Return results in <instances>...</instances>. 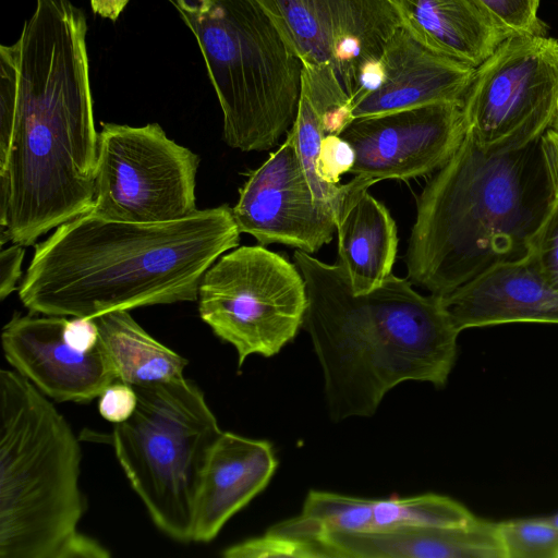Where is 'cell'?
Listing matches in <instances>:
<instances>
[{
  "label": "cell",
  "instance_id": "obj_15",
  "mask_svg": "<svg viewBox=\"0 0 558 558\" xmlns=\"http://www.w3.org/2000/svg\"><path fill=\"white\" fill-rule=\"evenodd\" d=\"M475 69L421 43L404 25L389 39L375 87L352 104L363 118L438 102L463 104Z\"/></svg>",
  "mask_w": 558,
  "mask_h": 558
},
{
  "label": "cell",
  "instance_id": "obj_16",
  "mask_svg": "<svg viewBox=\"0 0 558 558\" xmlns=\"http://www.w3.org/2000/svg\"><path fill=\"white\" fill-rule=\"evenodd\" d=\"M270 442L222 432L206 460L193 509L192 542L209 543L271 480Z\"/></svg>",
  "mask_w": 558,
  "mask_h": 558
},
{
  "label": "cell",
  "instance_id": "obj_26",
  "mask_svg": "<svg viewBox=\"0 0 558 558\" xmlns=\"http://www.w3.org/2000/svg\"><path fill=\"white\" fill-rule=\"evenodd\" d=\"M529 258L542 278L558 289V197L539 229Z\"/></svg>",
  "mask_w": 558,
  "mask_h": 558
},
{
  "label": "cell",
  "instance_id": "obj_21",
  "mask_svg": "<svg viewBox=\"0 0 558 558\" xmlns=\"http://www.w3.org/2000/svg\"><path fill=\"white\" fill-rule=\"evenodd\" d=\"M94 319L120 381L142 386L184 377L187 360L153 338L129 311Z\"/></svg>",
  "mask_w": 558,
  "mask_h": 558
},
{
  "label": "cell",
  "instance_id": "obj_28",
  "mask_svg": "<svg viewBox=\"0 0 558 558\" xmlns=\"http://www.w3.org/2000/svg\"><path fill=\"white\" fill-rule=\"evenodd\" d=\"M136 405L137 395L133 386L120 380L109 385L99 396V413L106 421L113 424L130 418Z\"/></svg>",
  "mask_w": 558,
  "mask_h": 558
},
{
  "label": "cell",
  "instance_id": "obj_30",
  "mask_svg": "<svg viewBox=\"0 0 558 558\" xmlns=\"http://www.w3.org/2000/svg\"><path fill=\"white\" fill-rule=\"evenodd\" d=\"M542 145L555 193L558 197V133L553 129L546 131L542 136Z\"/></svg>",
  "mask_w": 558,
  "mask_h": 558
},
{
  "label": "cell",
  "instance_id": "obj_1",
  "mask_svg": "<svg viewBox=\"0 0 558 558\" xmlns=\"http://www.w3.org/2000/svg\"><path fill=\"white\" fill-rule=\"evenodd\" d=\"M87 20L71 0H36L0 46L1 239L33 245L92 209L98 132Z\"/></svg>",
  "mask_w": 558,
  "mask_h": 558
},
{
  "label": "cell",
  "instance_id": "obj_22",
  "mask_svg": "<svg viewBox=\"0 0 558 558\" xmlns=\"http://www.w3.org/2000/svg\"><path fill=\"white\" fill-rule=\"evenodd\" d=\"M474 518L461 502L434 493L374 499L371 531L403 526H458Z\"/></svg>",
  "mask_w": 558,
  "mask_h": 558
},
{
  "label": "cell",
  "instance_id": "obj_25",
  "mask_svg": "<svg viewBox=\"0 0 558 558\" xmlns=\"http://www.w3.org/2000/svg\"><path fill=\"white\" fill-rule=\"evenodd\" d=\"M507 36L546 35L541 0H471Z\"/></svg>",
  "mask_w": 558,
  "mask_h": 558
},
{
  "label": "cell",
  "instance_id": "obj_11",
  "mask_svg": "<svg viewBox=\"0 0 558 558\" xmlns=\"http://www.w3.org/2000/svg\"><path fill=\"white\" fill-rule=\"evenodd\" d=\"M302 62L336 74L351 102L375 87L403 25L391 0H259Z\"/></svg>",
  "mask_w": 558,
  "mask_h": 558
},
{
  "label": "cell",
  "instance_id": "obj_14",
  "mask_svg": "<svg viewBox=\"0 0 558 558\" xmlns=\"http://www.w3.org/2000/svg\"><path fill=\"white\" fill-rule=\"evenodd\" d=\"M232 214L241 233L263 245L313 254L332 240L336 214L312 193L292 136L248 174Z\"/></svg>",
  "mask_w": 558,
  "mask_h": 558
},
{
  "label": "cell",
  "instance_id": "obj_7",
  "mask_svg": "<svg viewBox=\"0 0 558 558\" xmlns=\"http://www.w3.org/2000/svg\"><path fill=\"white\" fill-rule=\"evenodd\" d=\"M133 388L135 411L113 428L117 459L155 525L192 542L195 496L222 430L204 392L184 377Z\"/></svg>",
  "mask_w": 558,
  "mask_h": 558
},
{
  "label": "cell",
  "instance_id": "obj_8",
  "mask_svg": "<svg viewBox=\"0 0 558 558\" xmlns=\"http://www.w3.org/2000/svg\"><path fill=\"white\" fill-rule=\"evenodd\" d=\"M197 300L203 322L236 350L239 367L292 341L307 306L296 265L260 244L221 255L203 276Z\"/></svg>",
  "mask_w": 558,
  "mask_h": 558
},
{
  "label": "cell",
  "instance_id": "obj_27",
  "mask_svg": "<svg viewBox=\"0 0 558 558\" xmlns=\"http://www.w3.org/2000/svg\"><path fill=\"white\" fill-rule=\"evenodd\" d=\"M355 162L352 146L340 135H326L322 140L315 162L318 180L329 189L341 186L340 175L350 173Z\"/></svg>",
  "mask_w": 558,
  "mask_h": 558
},
{
  "label": "cell",
  "instance_id": "obj_33",
  "mask_svg": "<svg viewBox=\"0 0 558 558\" xmlns=\"http://www.w3.org/2000/svg\"><path fill=\"white\" fill-rule=\"evenodd\" d=\"M551 129H553L556 133H558V114H557V118H556V120H555V122H554V124H553Z\"/></svg>",
  "mask_w": 558,
  "mask_h": 558
},
{
  "label": "cell",
  "instance_id": "obj_10",
  "mask_svg": "<svg viewBox=\"0 0 558 558\" xmlns=\"http://www.w3.org/2000/svg\"><path fill=\"white\" fill-rule=\"evenodd\" d=\"M466 132L486 153L520 149L558 114V48L546 35H513L475 69L463 100Z\"/></svg>",
  "mask_w": 558,
  "mask_h": 558
},
{
  "label": "cell",
  "instance_id": "obj_4",
  "mask_svg": "<svg viewBox=\"0 0 558 558\" xmlns=\"http://www.w3.org/2000/svg\"><path fill=\"white\" fill-rule=\"evenodd\" d=\"M555 201L542 137L486 153L466 132L416 199L409 280L446 296L497 266L526 259Z\"/></svg>",
  "mask_w": 558,
  "mask_h": 558
},
{
  "label": "cell",
  "instance_id": "obj_34",
  "mask_svg": "<svg viewBox=\"0 0 558 558\" xmlns=\"http://www.w3.org/2000/svg\"><path fill=\"white\" fill-rule=\"evenodd\" d=\"M557 48H558V39H556Z\"/></svg>",
  "mask_w": 558,
  "mask_h": 558
},
{
  "label": "cell",
  "instance_id": "obj_31",
  "mask_svg": "<svg viewBox=\"0 0 558 558\" xmlns=\"http://www.w3.org/2000/svg\"><path fill=\"white\" fill-rule=\"evenodd\" d=\"M130 0H90L92 10L99 16L117 21Z\"/></svg>",
  "mask_w": 558,
  "mask_h": 558
},
{
  "label": "cell",
  "instance_id": "obj_9",
  "mask_svg": "<svg viewBox=\"0 0 558 558\" xmlns=\"http://www.w3.org/2000/svg\"><path fill=\"white\" fill-rule=\"evenodd\" d=\"M199 158L170 140L158 123H104L98 132L95 191L97 217L165 222L195 213Z\"/></svg>",
  "mask_w": 558,
  "mask_h": 558
},
{
  "label": "cell",
  "instance_id": "obj_29",
  "mask_svg": "<svg viewBox=\"0 0 558 558\" xmlns=\"http://www.w3.org/2000/svg\"><path fill=\"white\" fill-rule=\"evenodd\" d=\"M25 248L14 244L2 248L0 254V299L3 301L15 291L17 280L22 275V263Z\"/></svg>",
  "mask_w": 558,
  "mask_h": 558
},
{
  "label": "cell",
  "instance_id": "obj_13",
  "mask_svg": "<svg viewBox=\"0 0 558 558\" xmlns=\"http://www.w3.org/2000/svg\"><path fill=\"white\" fill-rule=\"evenodd\" d=\"M462 105L438 102L353 119L340 133L355 153L350 173L379 182L435 172L466 133Z\"/></svg>",
  "mask_w": 558,
  "mask_h": 558
},
{
  "label": "cell",
  "instance_id": "obj_12",
  "mask_svg": "<svg viewBox=\"0 0 558 558\" xmlns=\"http://www.w3.org/2000/svg\"><path fill=\"white\" fill-rule=\"evenodd\" d=\"M1 343L11 366L57 401L89 402L119 380L94 318L15 315Z\"/></svg>",
  "mask_w": 558,
  "mask_h": 558
},
{
  "label": "cell",
  "instance_id": "obj_2",
  "mask_svg": "<svg viewBox=\"0 0 558 558\" xmlns=\"http://www.w3.org/2000/svg\"><path fill=\"white\" fill-rule=\"evenodd\" d=\"M240 233L228 205L165 222L86 213L36 244L19 296L29 312L80 318L196 301L203 276Z\"/></svg>",
  "mask_w": 558,
  "mask_h": 558
},
{
  "label": "cell",
  "instance_id": "obj_18",
  "mask_svg": "<svg viewBox=\"0 0 558 558\" xmlns=\"http://www.w3.org/2000/svg\"><path fill=\"white\" fill-rule=\"evenodd\" d=\"M326 558H506L498 522L475 517L458 526L330 531Z\"/></svg>",
  "mask_w": 558,
  "mask_h": 558
},
{
  "label": "cell",
  "instance_id": "obj_24",
  "mask_svg": "<svg viewBox=\"0 0 558 558\" xmlns=\"http://www.w3.org/2000/svg\"><path fill=\"white\" fill-rule=\"evenodd\" d=\"M506 558H558V527L541 518L498 522Z\"/></svg>",
  "mask_w": 558,
  "mask_h": 558
},
{
  "label": "cell",
  "instance_id": "obj_20",
  "mask_svg": "<svg viewBox=\"0 0 558 558\" xmlns=\"http://www.w3.org/2000/svg\"><path fill=\"white\" fill-rule=\"evenodd\" d=\"M338 262L356 294L367 293L391 274L398 251L397 225L368 190L361 192L336 222Z\"/></svg>",
  "mask_w": 558,
  "mask_h": 558
},
{
  "label": "cell",
  "instance_id": "obj_17",
  "mask_svg": "<svg viewBox=\"0 0 558 558\" xmlns=\"http://www.w3.org/2000/svg\"><path fill=\"white\" fill-rule=\"evenodd\" d=\"M440 299L460 332L510 323L558 324V289L529 257L497 266Z\"/></svg>",
  "mask_w": 558,
  "mask_h": 558
},
{
  "label": "cell",
  "instance_id": "obj_3",
  "mask_svg": "<svg viewBox=\"0 0 558 558\" xmlns=\"http://www.w3.org/2000/svg\"><path fill=\"white\" fill-rule=\"evenodd\" d=\"M306 287L303 328L322 366L329 417H369L404 381L444 387L457 359L460 331L440 296L422 295L390 274L356 294L343 268L296 250Z\"/></svg>",
  "mask_w": 558,
  "mask_h": 558
},
{
  "label": "cell",
  "instance_id": "obj_19",
  "mask_svg": "<svg viewBox=\"0 0 558 558\" xmlns=\"http://www.w3.org/2000/svg\"><path fill=\"white\" fill-rule=\"evenodd\" d=\"M403 25L436 52L476 69L509 36L471 0H391Z\"/></svg>",
  "mask_w": 558,
  "mask_h": 558
},
{
  "label": "cell",
  "instance_id": "obj_5",
  "mask_svg": "<svg viewBox=\"0 0 558 558\" xmlns=\"http://www.w3.org/2000/svg\"><path fill=\"white\" fill-rule=\"evenodd\" d=\"M81 446L65 417L13 369L0 371V558H108L78 529Z\"/></svg>",
  "mask_w": 558,
  "mask_h": 558
},
{
  "label": "cell",
  "instance_id": "obj_23",
  "mask_svg": "<svg viewBox=\"0 0 558 558\" xmlns=\"http://www.w3.org/2000/svg\"><path fill=\"white\" fill-rule=\"evenodd\" d=\"M374 499L337 493L310 490L301 514L328 532H366L372 530Z\"/></svg>",
  "mask_w": 558,
  "mask_h": 558
},
{
  "label": "cell",
  "instance_id": "obj_32",
  "mask_svg": "<svg viewBox=\"0 0 558 558\" xmlns=\"http://www.w3.org/2000/svg\"><path fill=\"white\" fill-rule=\"evenodd\" d=\"M541 519L551 525H555L558 527V512L553 514V515H548V517H541Z\"/></svg>",
  "mask_w": 558,
  "mask_h": 558
},
{
  "label": "cell",
  "instance_id": "obj_6",
  "mask_svg": "<svg viewBox=\"0 0 558 558\" xmlns=\"http://www.w3.org/2000/svg\"><path fill=\"white\" fill-rule=\"evenodd\" d=\"M194 35L223 117L242 151L278 143L296 117L303 65L259 0H167Z\"/></svg>",
  "mask_w": 558,
  "mask_h": 558
}]
</instances>
